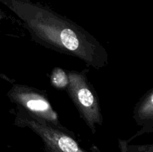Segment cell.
<instances>
[{"label":"cell","instance_id":"cell-3","mask_svg":"<svg viewBox=\"0 0 153 152\" xmlns=\"http://www.w3.org/2000/svg\"><path fill=\"white\" fill-rule=\"evenodd\" d=\"M14 125L28 128L40 137L49 152H87L82 148L70 133L53 127L16 106Z\"/></svg>","mask_w":153,"mask_h":152},{"label":"cell","instance_id":"cell-4","mask_svg":"<svg viewBox=\"0 0 153 152\" xmlns=\"http://www.w3.org/2000/svg\"><path fill=\"white\" fill-rule=\"evenodd\" d=\"M7 95L16 106L23 108L35 117L65 132L71 133L60 122L58 113L44 92L36 88L15 83L7 92Z\"/></svg>","mask_w":153,"mask_h":152},{"label":"cell","instance_id":"cell-2","mask_svg":"<svg viewBox=\"0 0 153 152\" xmlns=\"http://www.w3.org/2000/svg\"><path fill=\"white\" fill-rule=\"evenodd\" d=\"M69 83L65 90L76 105L87 126L95 132L96 125H102L103 117L99 98L88 80L86 71L67 70Z\"/></svg>","mask_w":153,"mask_h":152},{"label":"cell","instance_id":"cell-1","mask_svg":"<svg viewBox=\"0 0 153 152\" xmlns=\"http://www.w3.org/2000/svg\"><path fill=\"white\" fill-rule=\"evenodd\" d=\"M20 20L35 43L78 58L97 70L108 63L105 48L88 31L52 9L31 0H0Z\"/></svg>","mask_w":153,"mask_h":152},{"label":"cell","instance_id":"cell-5","mask_svg":"<svg viewBox=\"0 0 153 152\" xmlns=\"http://www.w3.org/2000/svg\"><path fill=\"white\" fill-rule=\"evenodd\" d=\"M134 119L138 125H152L153 119V90L149 92L143 97L134 107Z\"/></svg>","mask_w":153,"mask_h":152},{"label":"cell","instance_id":"cell-6","mask_svg":"<svg viewBox=\"0 0 153 152\" xmlns=\"http://www.w3.org/2000/svg\"><path fill=\"white\" fill-rule=\"evenodd\" d=\"M50 81L52 86L58 89L65 90L69 83L68 75L67 71L57 67L52 72L50 77Z\"/></svg>","mask_w":153,"mask_h":152}]
</instances>
